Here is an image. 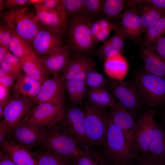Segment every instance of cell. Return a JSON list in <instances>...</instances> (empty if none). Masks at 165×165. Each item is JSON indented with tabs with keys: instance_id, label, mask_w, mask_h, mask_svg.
<instances>
[{
	"instance_id": "18",
	"label": "cell",
	"mask_w": 165,
	"mask_h": 165,
	"mask_svg": "<svg viewBox=\"0 0 165 165\" xmlns=\"http://www.w3.org/2000/svg\"><path fill=\"white\" fill-rule=\"evenodd\" d=\"M42 1L34 6L38 22L43 27L63 36L67 31V23L56 12L43 6Z\"/></svg>"
},
{
	"instance_id": "33",
	"label": "cell",
	"mask_w": 165,
	"mask_h": 165,
	"mask_svg": "<svg viewBox=\"0 0 165 165\" xmlns=\"http://www.w3.org/2000/svg\"><path fill=\"white\" fill-rule=\"evenodd\" d=\"M0 68L16 79L22 74V66L20 59L11 53L0 63Z\"/></svg>"
},
{
	"instance_id": "9",
	"label": "cell",
	"mask_w": 165,
	"mask_h": 165,
	"mask_svg": "<svg viewBox=\"0 0 165 165\" xmlns=\"http://www.w3.org/2000/svg\"><path fill=\"white\" fill-rule=\"evenodd\" d=\"M28 119L15 127L8 135L9 138L30 150L41 146L46 136L47 128L31 123Z\"/></svg>"
},
{
	"instance_id": "58",
	"label": "cell",
	"mask_w": 165,
	"mask_h": 165,
	"mask_svg": "<svg viewBox=\"0 0 165 165\" xmlns=\"http://www.w3.org/2000/svg\"><path fill=\"white\" fill-rule=\"evenodd\" d=\"M4 116V108L0 105V120L3 118Z\"/></svg>"
},
{
	"instance_id": "35",
	"label": "cell",
	"mask_w": 165,
	"mask_h": 165,
	"mask_svg": "<svg viewBox=\"0 0 165 165\" xmlns=\"http://www.w3.org/2000/svg\"><path fill=\"white\" fill-rule=\"evenodd\" d=\"M63 2L67 19L86 15L83 0H63Z\"/></svg>"
},
{
	"instance_id": "11",
	"label": "cell",
	"mask_w": 165,
	"mask_h": 165,
	"mask_svg": "<svg viewBox=\"0 0 165 165\" xmlns=\"http://www.w3.org/2000/svg\"><path fill=\"white\" fill-rule=\"evenodd\" d=\"M34 104L31 100L10 97L3 108V119L1 120L8 128L9 133L15 127L28 118Z\"/></svg>"
},
{
	"instance_id": "7",
	"label": "cell",
	"mask_w": 165,
	"mask_h": 165,
	"mask_svg": "<svg viewBox=\"0 0 165 165\" xmlns=\"http://www.w3.org/2000/svg\"><path fill=\"white\" fill-rule=\"evenodd\" d=\"M108 89L116 101L138 118L145 108L139 91L134 81H123L112 79L108 81Z\"/></svg>"
},
{
	"instance_id": "24",
	"label": "cell",
	"mask_w": 165,
	"mask_h": 165,
	"mask_svg": "<svg viewBox=\"0 0 165 165\" xmlns=\"http://www.w3.org/2000/svg\"><path fill=\"white\" fill-rule=\"evenodd\" d=\"M96 66V63L93 59L82 55H78L70 59L62 72L61 76L64 80L68 79L73 75L95 68Z\"/></svg>"
},
{
	"instance_id": "44",
	"label": "cell",
	"mask_w": 165,
	"mask_h": 165,
	"mask_svg": "<svg viewBox=\"0 0 165 165\" xmlns=\"http://www.w3.org/2000/svg\"><path fill=\"white\" fill-rule=\"evenodd\" d=\"M29 5L30 0H4V9L7 10Z\"/></svg>"
},
{
	"instance_id": "49",
	"label": "cell",
	"mask_w": 165,
	"mask_h": 165,
	"mask_svg": "<svg viewBox=\"0 0 165 165\" xmlns=\"http://www.w3.org/2000/svg\"><path fill=\"white\" fill-rule=\"evenodd\" d=\"M0 165H17L1 149Z\"/></svg>"
},
{
	"instance_id": "41",
	"label": "cell",
	"mask_w": 165,
	"mask_h": 165,
	"mask_svg": "<svg viewBox=\"0 0 165 165\" xmlns=\"http://www.w3.org/2000/svg\"><path fill=\"white\" fill-rule=\"evenodd\" d=\"M66 92L74 105H78L76 88V80L72 79L64 80Z\"/></svg>"
},
{
	"instance_id": "59",
	"label": "cell",
	"mask_w": 165,
	"mask_h": 165,
	"mask_svg": "<svg viewBox=\"0 0 165 165\" xmlns=\"http://www.w3.org/2000/svg\"><path fill=\"white\" fill-rule=\"evenodd\" d=\"M164 118L165 120V109L164 112Z\"/></svg>"
},
{
	"instance_id": "40",
	"label": "cell",
	"mask_w": 165,
	"mask_h": 165,
	"mask_svg": "<svg viewBox=\"0 0 165 165\" xmlns=\"http://www.w3.org/2000/svg\"><path fill=\"white\" fill-rule=\"evenodd\" d=\"M12 30L5 23L0 24V46H8L12 36Z\"/></svg>"
},
{
	"instance_id": "55",
	"label": "cell",
	"mask_w": 165,
	"mask_h": 165,
	"mask_svg": "<svg viewBox=\"0 0 165 165\" xmlns=\"http://www.w3.org/2000/svg\"><path fill=\"white\" fill-rule=\"evenodd\" d=\"M154 158L156 165H165V160Z\"/></svg>"
},
{
	"instance_id": "38",
	"label": "cell",
	"mask_w": 165,
	"mask_h": 165,
	"mask_svg": "<svg viewBox=\"0 0 165 165\" xmlns=\"http://www.w3.org/2000/svg\"><path fill=\"white\" fill-rule=\"evenodd\" d=\"M87 15L96 17L101 12L104 0H83Z\"/></svg>"
},
{
	"instance_id": "22",
	"label": "cell",
	"mask_w": 165,
	"mask_h": 165,
	"mask_svg": "<svg viewBox=\"0 0 165 165\" xmlns=\"http://www.w3.org/2000/svg\"><path fill=\"white\" fill-rule=\"evenodd\" d=\"M22 71L28 76L42 84L49 78V75L39 57L34 53L20 60Z\"/></svg>"
},
{
	"instance_id": "51",
	"label": "cell",
	"mask_w": 165,
	"mask_h": 165,
	"mask_svg": "<svg viewBox=\"0 0 165 165\" xmlns=\"http://www.w3.org/2000/svg\"><path fill=\"white\" fill-rule=\"evenodd\" d=\"M101 30L114 28V24L106 18H99L97 20Z\"/></svg>"
},
{
	"instance_id": "48",
	"label": "cell",
	"mask_w": 165,
	"mask_h": 165,
	"mask_svg": "<svg viewBox=\"0 0 165 165\" xmlns=\"http://www.w3.org/2000/svg\"><path fill=\"white\" fill-rule=\"evenodd\" d=\"M134 165H156L155 159L149 156H140Z\"/></svg>"
},
{
	"instance_id": "17",
	"label": "cell",
	"mask_w": 165,
	"mask_h": 165,
	"mask_svg": "<svg viewBox=\"0 0 165 165\" xmlns=\"http://www.w3.org/2000/svg\"><path fill=\"white\" fill-rule=\"evenodd\" d=\"M71 51L68 45L62 46L50 54L39 57L49 75L62 73L71 59Z\"/></svg>"
},
{
	"instance_id": "19",
	"label": "cell",
	"mask_w": 165,
	"mask_h": 165,
	"mask_svg": "<svg viewBox=\"0 0 165 165\" xmlns=\"http://www.w3.org/2000/svg\"><path fill=\"white\" fill-rule=\"evenodd\" d=\"M1 149L17 165H38L32 152L10 138L0 144Z\"/></svg>"
},
{
	"instance_id": "45",
	"label": "cell",
	"mask_w": 165,
	"mask_h": 165,
	"mask_svg": "<svg viewBox=\"0 0 165 165\" xmlns=\"http://www.w3.org/2000/svg\"><path fill=\"white\" fill-rule=\"evenodd\" d=\"M10 89L0 85V105L3 108L10 97Z\"/></svg>"
},
{
	"instance_id": "12",
	"label": "cell",
	"mask_w": 165,
	"mask_h": 165,
	"mask_svg": "<svg viewBox=\"0 0 165 165\" xmlns=\"http://www.w3.org/2000/svg\"><path fill=\"white\" fill-rule=\"evenodd\" d=\"M65 92L64 79L61 74L55 75L42 83L38 93L33 102L35 104L48 103L64 106Z\"/></svg>"
},
{
	"instance_id": "1",
	"label": "cell",
	"mask_w": 165,
	"mask_h": 165,
	"mask_svg": "<svg viewBox=\"0 0 165 165\" xmlns=\"http://www.w3.org/2000/svg\"><path fill=\"white\" fill-rule=\"evenodd\" d=\"M99 150L107 165H134L140 156L133 150L110 118L105 140Z\"/></svg>"
},
{
	"instance_id": "25",
	"label": "cell",
	"mask_w": 165,
	"mask_h": 165,
	"mask_svg": "<svg viewBox=\"0 0 165 165\" xmlns=\"http://www.w3.org/2000/svg\"><path fill=\"white\" fill-rule=\"evenodd\" d=\"M86 97L88 102L99 107L105 108L112 106L115 99L108 88L87 90Z\"/></svg>"
},
{
	"instance_id": "15",
	"label": "cell",
	"mask_w": 165,
	"mask_h": 165,
	"mask_svg": "<svg viewBox=\"0 0 165 165\" xmlns=\"http://www.w3.org/2000/svg\"><path fill=\"white\" fill-rule=\"evenodd\" d=\"M127 2L118 23L127 38L138 42L141 39L143 32L137 3L134 0L127 1Z\"/></svg>"
},
{
	"instance_id": "31",
	"label": "cell",
	"mask_w": 165,
	"mask_h": 165,
	"mask_svg": "<svg viewBox=\"0 0 165 165\" xmlns=\"http://www.w3.org/2000/svg\"><path fill=\"white\" fill-rule=\"evenodd\" d=\"M32 153L38 165H73L72 161L43 149Z\"/></svg>"
},
{
	"instance_id": "10",
	"label": "cell",
	"mask_w": 165,
	"mask_h": 165,
	"mask_svg": "<svg viewBox=\"0 0 165 165\" xmlns=\"http://www.w3.org/2000/svg\"><path fill=\"white\" fill-rule=\"evenodd\" d=\"M84 119V110L73 104L64 107L63 117L59 123L65 128L85 149L92 147L87 138Z\"/></svg>"
},
{
	"instance_id": "52",
	"label": "cell",
	"mask_w": 165,
	"mask_h": 165,
	"mask_svg": "<svg viewBox=\"0 0 165 165\" xmlns=\"http://www.w3.org/2000/svg\"><path fill=\"white\" fill-rule=\"evenodd\" d=\"M99 23L97 20L93 22L91 24L90 31L91 35L94 40V38L101 30Z\"/></svg>"
},
{
	"instance_id": "13",
	"label": "cell",
	"mask_w": 165,
	"mask_h": 165,
	"mask_svg": "<svg viewBox=\"0 0 165 165\" xmlns=\"http://www.w3.org/2000/svg\"><path fill=\"white\" fill-rule=\"evenodd\" d=\"M33 108L28 119L30 123L38 126L49 127L61 120L64 115V106L48 103L38 104Z\"/></svg>"
},
{
	"instance_id": "6",
	"label": "cell",
	"mask_w": 165,
	"mask_h": 165,
	"mask_svg": "<svg viewBox=\"0 0 165 165\" xmlns=\"http://www.w3.org/2000/svg\"><path fill=\"white\" fill-rule=\"evenodd\" d=\"M96 17L82 15L68 19L67 31L71 50L77 53L87 52L94 43L90 31L91 24Z\"/></svg>"
},
{
	"instance_id": "50",
	"label": "cell",
	"mask_w": 165,
	"mask_h": 165,
	"mask_svg": "<svg viewBox=\"0 0 165 165\" xmlns=\"http://www.w3.org/2000/svg\"><path fill=\"white\" fill-rule=\"evenodd\" d=\"M9 132L6 126L1 121L0 122V143H2L6 138Z\"/></svg>"
},
{
	"instance_id": "56",
	"label": "cell",
	"mask_w": 165,
	"mask_h": 165,
	"mask_svg": "<svg viewBox=\"0 0 165 165\" xmlns=\"http://www.w3.org/2000/svg\"><path fill=\"white\" fill-rule=\"evenodd\" d=\"M9 75L11 74L2 68H0V78L4 77Z\"/></svg>"
},
{
	"instance_id": "3",
	"label": "cell",
	"mask_w": 165,
	"mask_h": 165,
	"mask_svg": "<svg viewBox=\"0 0 165 165\" xmlns=\"http://www.w3.org/2000/svg\"><path fill=\"white\" fill-rule=\"evenodd\" d=\"M0 16L2 21L31 45L42 27L35 12L30 11L27 6L3 11Z\"/></svg>"
},
{
	"instance_id": "29",
	"label": "cell",
	"mask_w": 165,
	"mask_h": 165,
	"mask_svg": "<svg viewBox=\"0 0 165 165\" xmlns=\"http://www.w3.org/2000/svg\"><path fill=\"white\" fill-rule=\"evenodd\" d=\"M8 47L10 52L20 60L34 53L31 45L17 35L13 30Z\"/></svg>"
},
{
	"instance_id": "34",
	"label": "cell",
	"mask_w": 165,
	"mask_h": 165,
	"mask_svg": "<svg viewBox=\"0 0 165 165\" xmlns=\"http://www.w3.org/2000/svg\"><path fill=\"white\" fill-rule=\"evenodd\" d=\"M85 81L87 86L90 88H107L108 85V81L101 74L97 72L95 68L88 70Z\"/></svg>"
},
{
	"instance_id": "37",
	"label": "cell",
	"mask_w": 165,
	"mask_h": 165,
	"mask_svg": "<svg viewBox=\"0 0 165 165\" xmlns=\"http://www.w3.org/2000/svg\"><path fill=\"white\" fill-rule=\"evenodd\" d=\"M41 4L44 7L55 11L67 23L63 0H42Z\"/></svg>"
},
{
	"instance_id": "36",
	"label": "cell",
	"mask_w": 165,
	"mask_h": 165,
	"mask_svg": "<svg viewBox=\"0 0 165 165\" xmlns=\"http://www.w3.org/2000/svg\"><path fill=\"white\" fill-rule=\"evenodd\" d=\"M113 24L115 33L108 39L112 46L121 54L124 51L127 38L119 23Z\"/></svg>"
},
{
	"instance_id": "30",
	"label": "cell",
	"mask_w": 165,
	"mask_h": 165,
	"mask_svg": "<svg viewBox=\"0 0 165 165\" xmlns=\"http://www.w3.org/2000/svg\"><path fill=\"white\" fill-rule=\"evenodd\" d=\"M126 2L123 0H104L101 13L105 18L116 23L120 20Z\"/></svg>"
},
{
	"instance_id": "14",
	"label": "cell",
	"mask_w": 165,
	"mask_h": 165,
	"mask_svg": "<svg viewBox=\"0 0 165 165\" xmlns=\"http://www.w3.org/2000/svg\"><path fill=\"white\" fill-rule=\"evenodd\" d=\"M110 108L111 120L121 130L130 145L138 153L133 141V135L137 120L135 119V116L121 106L116 100L113 105Z\"/></svg>"
},
{
	"instance_id": "54",
	"label": "cell",
	"mask_w": 165,
	"mask_h": 165,
	"mask_svg": "<svg viewBox=\"0 0 165 165\" xmlns=\"http://www.w3.org/2000/svg\"><path fill=\"white\" fill-rule=\"evenodd\" d=\"M10 53L8 46H0V63L5 59Z\"/></svg>"
},
{
	"instance_id": "57",
	"label": "cell",
	"mask_w": 165,
	"mask_h": 165,
	"mask_svg": "<svg viewBox=\"0 0 165 165\" xmlns=\"http://www.w3.org/2000/svg\"><path fill=\"white\" fill-rule=\"evenodd\" d=\"M4 9V0H0V11L2 12V10Z\"/></svg>"
},
{
	"instance_id": "47",
	"label": "cell",
	"mask_w": 165,
	"mask_h": 165,
	"mask_svg": "<svg viewBox=\"0 0 165 165\" xmlns=\"http://www.w3.org/2000/svg\"><path fill=\"white\" fill-rule=\"evenodd\" d=\"M113 29V28H110L107 29L101 30L94 38V43L104 42L107 39Z\"/></svg>"
},
{
	"instance_id": "20",
	"label": "cell",
	"mask_w": 165,
	"mask_h": 165,
	"mask_svg": "<svg viewBox=\"0 0 165 165\" xmlns=\"http://www.w3.org/2000/svg\"><path fill=\"white\" fill-rule=\"evenodd\" d=\"M42 84L25 74H22L13 87V97L33 101L38 93Z\"/></svg>"
},
{
	"instance_id": "42",
	"label": "cell",
	"mask_w": 165,
	"mask_h": 165,
	"mask_svg": "<svg viewBox=\"0 0 165 165\" xmlns=\"http://www.w3.org/2000/svg\"><path fill=\"white\" fill-rule=\"evenodd\" d=\"M151 45L152 50L165 61V35Z\"/></svg>"
},
{
	"instance_id": "43",
	"label": "cell",
	"mask_w": 165,
	"mask_h": 165,
	"mask_svg": "<svg viewBox=\"0 0 165 165\" xmlns=\"http://www.w3.org/2000/svg\"><path fill=\"white\" fill-rule=\"evenodd\" d=\"M87 85L84 80H76V88L79 105H81L86 96Z\"/></svg>"
},
{
	"instance_id": "8",
	"label": "cell",
	"mask_w": 165,
	"mask_h": 165,
	"mask_svg": "<svg viewBox=\"0 0 165 165\" xmlns=\"http://www.w3.org/2000/svg\"><path fill=\"white\" fill-rule=\"evenodd\" d=\"M154 109L146 110L136 120L133 141L136 151L143 156L148 155L154 131L157 124Z\"/></svg>"
},
{
	"instance_id": "5",
	"label": "cell",
	"mask_w": 165,
	"mask_h": 165,
	"mask_svg": "<svg viewBox=\"0 0 165 165\" xmlns=\"http://www.w3.org/2000/svg\"><path fill=\"white\" fill-rule=\"evenodd\" d=\"M134 82L142 96L146 110L155 109L165 103V79L143 72H137Z\"/></svg>"
},
{
	"instance_id": "26",
	"label": "cell",
	"mask_w": 165,
	"mask_h": 165,
	"mask_svg": "<svg viewBox=\"0 0 165 165\" xmlns=\"http://www.w3.org/2000/svg\"><path fill=\"white\" fill-rule=\"evenodd\" d=\"M104 68L109 76L119 80L126 73L128 65L124 58L120 54L106 59Z\"/></svg>"
},
{
	"instance_id": "46",
	"label": "cell",
	"mask_w": 165,
	"mask_h": 165,
	"mask_svg": "<svg viewBox=\"0 0 165 165\" xmlns=\"http://www.w3.org/2000/svg\"><path fill=\"white\" fill-rule=\"evenodd\" d=\"M16 78L11 75L0 78V85L9 89L13 87Z\"/></svg>"
},
{
	"instance_id": "39",
	"label": "cell",
	"mask_w": 165,
	"mask_h": 165,
	"mask_svg": "<svg viewBox=\"0 0 165 165\" xmlns=\"http://www.w3.org/2000/svg\"><path fill=\"white\" fill-rule=\"evenodd\" d=\"M103 42V45L99 48L97 52V55L100 58L105 60L120 54L112 46L108 38Z\"/></svg>"
},
{
	"instance_id": "2",
	"label": "cell",
	"mask_w": 165,
	"mask_h": 165,
	"mask_svg": "<svg viewBox=\"0 0 165 165\" xmlns=\"http://www.w3.org/2000/svg\"><path fill=\"white\" fill-rule=\"evenodd\" d=\"M47 128L46 136L41 145L43 150L72 162L84 152L85 149L59 123Z\"/></svg>"
},
{
	"instance_id": "53",
	"label": "cell",
	"mask_w": 165,
	"mask_h": 165,
	"mask_svg": "<svg viewBox=\"0 0 165 165\" xmlns=\"http://www.w3.org/2000/svg\"><path fill=\"white\" fill-rule=\"evenodd\" d=\"M143 1L151 4L165 11V0H145Z\"/></svg>"
},
{
	"instance_id": "21",
	"label": "cell",
	"mask_w": 165,
	"mask_h": 165,
	"mask_svg": "<svg viewBox=\"0 0 165 165\" xmlns=\"http://www.w3.org/2000/svg\"><path fill=\"white\" fill-rule=\"evenodd\" d=\"M136 3L143 32L145 33L159 19L165 16V11L143 0Z\"/></svg>"
},
{
	"instance_id": "16",
	"label": "cell",
	"mask_w": 165,
	"mask_h": 165,
	"mask_svg": "<svg viewBox=\"0 0 165 165\" xmlns=\"http://www.w3.org/2000/svg\"><path fill=\"white\" fill-rule=\"evenodd\" d=\"M62 36L42 26L31 44L34 53L40 57L50 54L62 46Z\"/></svg>"
},
{
	"instance_id": "23",
	"label": "cell",
	"mask_w": 165,
	"mask_h": 165,
	"mask_svg": "<svg viewBox=\"0 0 165 165\" xmlns=\"http://www.w3.org/2000/svg\"><path fill=\"white\" fill-rule=\"evenodd\" d=\"M141 52L145 72L165 79V61L148 47Z\"/></svg>"
},
{
	"instance_id": "28",
	"label": "cell",
	"mask_w": 165,
	"mask_h": 165,
	"mask_svg": "<svg viewBox=\"0 0 165 165\" xmlns=\"http://www.w3.org/2000/svg\"><path fill=\"white\" fill-rule=\"evenodd\" d=\"M73 165H107L101 151L90 147L72 162Z\"/></svg>"
},
{
	"instance_id": "4",
	"label": "cell",
	"mask_w": 165,
	"mask_h": 165,
	"mask_svg": "<svg viewBox=\"0 0 165 165\" xmlns=\"http://www.w3.org/2000/svg\"><path fill=\"white\" fill-rule=\"evenodd\" d=\"M84 123L87 138L90 146L99 149L105 140L110 120L105 108L88 102L84 105Z\"/></svg>"
},
{
	"instance_id": "32",
	"label": "cell",
	"mask_w": 165,
	"mask_h": 165,
	"mask_svg": "<svg viewBox=\"0 0 165 165\" xmlns=\"http://www.w3.org/2000/svg\"><path fill=\"white\" fill-rule=\"evenodd\" d=\"M142 39L145 47H148L157 40L165 35V16L159 19L145 33Z\"/></svg>"
},
{
	"instance_id": "27",
	"label": "cell",
	"mask_w": 165,
	"mask_h": 165,
	"mask_svg": "<svg viewBox=\"0 0 165 165\" xmlns=\"http://www.w3.org/2000/svg\"><path fill=\"white\" fill-rule=\"evenodd\" d=\"M148 156L165 160V129L157 123L154 131Z\"/></svg>"
}]
</instances>
